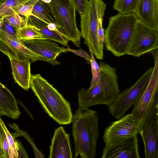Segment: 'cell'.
Returning <instances> with one entry per match:
<instances>
[{
	"label": "cell",
	"mask_w": 158,
	"mask_h": 158,
	"mask_svg": "<svg viewBox=\"0 0 158 158\" xmlns=\"http://www.w3.org/2000/svg\"><path fill=\"white\" fill-rule=\"evenodd\" d=\"M99 117L96 111L78 107L73 115L72 134L74 158H94L97 155L99 135Z\"/></svg>",
	"instance_id": "obj_1"
},
{
	"label": "cell",
	"mask_w": 158,
	"mask_h": 158,
	"mask_svg": "<svg viewBox=\"0 0 158 158\" xmlns=\"http://www.w3.org/2000/svg\"><path fill=\"white\" fill-rule=\"evenodd\" d=\"M31 88L45 112L60 125L72 123L70 103L40 74L31 75Z\"/></svg>",
	"instance_id": "obj_2"
},
{
	"label": "cell",
	"mask_w": 158,
	"mask_h": 158,
	"mask_svg": "<svg viewBox=\"0 0 158 158\" xmlns=\"http://www.w3.org/2000/svg\"><path fill=\"white\" fill-rule=\"evenodd\" d=\"M99 65L100 75L98 81L88 89L81 88L78 93V107L83 110L97 105L108 106L120 93L116 69L103 61Z\"/></svg>",
	"instance_id": "obj_3"
},
{
	"label": "cell",
	"mask_w": 158,
	"mask_h": 158,
	"mask_svg": "<svg viewBox=\"0 0 158 158\" xmlns=\"http://www.w3.org/2000/svg\"><path fill=\"white\" fill-rule=\"evenodd\" d=\"M138 19L135 13H118L110 17L104 32L106 49L118 57L126 55Z\"/></svg>",
	"instance_id": "obj_4"
},
{
	"label": "cell",
	"mask_w": 158,
	"mask_h": 158,
	"mask_svg": "<svg viewBox=\"0 0 158 158\" xmlns=\"http://www.w3.org/2000/svg\"><path fill=\"white\" fill-rule=\"evenodd\" d=\"M106 5L102 0L88 1L84 13L80 15L81 36L90 52L100 60L103 58V50L100 46L98 30L100 20L103 19Z\"/></svg>",
	"instance_id": "obj_5"
},
{
	"label": "cell",
	"mask_w": 158,
	"mask_h": 158,
	"mask_svg": "<svg viewBox=\"0 0 158 158\" xmlns=\"http://www.w3.org/2000/svg\"><path fill=\"white\" fill-rule=\"evenodd\" d=\"M56 25L64 33L69 41L78 47L81 35L76 20V9L70 0H52L49 3Z\"/></svg>",
	"instance_id": "obj_6"
},
{
	"label": "cell",
	"mask_w": 158,
	"mask_h": 158,
	"mask_svg": "<svg viewBox=\"0 0 158 158\" xmlns=\"http://www.w3.org/2000/svg\"><path fill=\"white\" fill-rule=\"evenodd\" d=\"M153 70V67L148 69L134 84L120 93L114 101L108 106L113 117L118 119L124 116L145 90Z\"/></svg>",
	"instance_id": "obj_7"
},
{
	"label": "cell",
	"mask_w": 158,
	"mask_h": 158,
	"mask_svg": "<svg viewBox=\"0 0 158 158\" xmlns=\"http://www.w3.org/2000/svg\"><path fill=\"white\" fill-rule=\"evenodd\" d=\"M158 48V28L144 24L138 19L126 54L139 57Z\"/></svg>",
	"instance_id": "obj_8"
},
{
	"label": "cell",
	"mask_w": 158,
	"mask_h": 158,
	"mask_svg": "<svg viewBox=\"0 0 158 158\" xmlns=\"http://www.w3.org/2000/svg\"><path fill=\"white\" fill-rule=\"evenodd\" d=\"M152 54L154 60L152 74L145 90L134 104L131 113L138 119H143L158 107V52H154Z\"/></svg>",
	"instance_id": "obj_9"
},
{
	"label": "cell",
	"mask_w": 158,
	"mask_h": 158,
	"mask_svg": "<svg viewBox=\"0 0 158 158\" xmlns=\"http://www.w3.org/2000/svg\"><path fill=\"white\" fill-rule=\"evenodd\" d=\"M142 119L135 118L131 113L112 122L105 130L104 142L112 143L137 135Z\"/></svg>",
	"instance_id": "obj_10"
},
{
	"label": "cell",
	"mask_w": 158,
	"mask_h": 158,
	"mask_svg": "<svg viewBox=\"0 0 158 158\" xmlns=\"http://www.w3.org/2000/svg\"><path fill=\"white\" fill-rule=\"evenodd\" d=\"M139 134L143 140L145 158H158V107L143 118Z\"/></svg>",
	"instance_id": "obj_11"
},
{
	"label": "cell",
	"mask_w": 158,
	"mask_h": 158,
	"mask_svg": "<svg viewBox=\"0 0 158 158\" xmlns=\"http://www.w3.org/2000/svg\"><path fill=\"white\" fill-rule=\"evenodd\" d=\"M0 51L9 59L29 60L31 62L37 60L48 62L47 60L26 47L21 40L0 29Z\"/></svg>",
	"instance_id": "obj_12"
},
{
	"label": "cell",
	"mask_w": 158,
	"mask_h": 158,
	"mask_svg": "<svg viewBox=\"0 0 158 158\" xmlns=\"http://www.w3.org/2000/svg\"><path fill=\"white\" fill-rule=\"evenodd\" d=\"M137 135L121 141L105 144L102 158H140Z\"/></svg>",
	"instance_id": "obj_13"
},
{
	"label": "cell",
	"mask_w": 158,
	"mask_h": 158,
	"mask_svg": "<svg viewBox=\"0 0 158 158\" xmlns=\"http://www.w3.org/2000/svg\"><path fill=\"white\" fill-rule=\"evenodd\" d=\"M24 45L37 55L47 60L53 65L60 63L56 60L57 57L67 49L60 47L52 40L48 39H31L21 40Z\"/></svg>",
	"instance_id": "obj_14"
},
{
	"label": "cell",
	"mask_w": 158,
	"mask_h": 158,
	"mask_svg": "<svg viewBox=\"0 0 158 158\" xmlns=\"http://www.w3.org/2000/svg\"><path fill=\"white\" fill-rule=\"evenodd\" d=\"M49 158H72L69 134L60 126L55 129L49 147Z\"/></svg>",
	"instance_id": "obj_15"
},
{
	"label": "cell",
	"mask_w": 158,
	"mask_h": 158,
	"mask_svg": "<svg viewBox=\"0 0 158 158\" xmlns=\"http://www.w3.org/2000/svg\"><path fill=\"white\" fill-rule=\"evenodd\" d=\"M158 0H139L134 13L144 24L158 28Z\"/></svg>",
	"instance_id": "obj_16"
},
{
	"label": "cell",
	"mask_w": 158,
	"mask_h": 158,
	"mask_svg": "<svg viewBox=\"0 0 158 158\" xmlns=\"http://www.w3.org/2000/svg\"><path fill=\"white\" fill-rule=\"evenodd\" d=\"M10 60L12 74L15 82L23 89L28 90L30 88L31 75L30 60L29 59L19 60L10 59Z\"/></svg>",
	"instance_id": "obj_17"
},
{
	"label": "cell",
	"mask_w": 158,
	"mask_h": 158,
	"mask_svg": "<svg viewBox=\"0 0 158 158\" xmlns=\"http://www.w3.org/2000/svg\"><path fill=\"white\" fill-rule=\"evenodd\" d=\"M0 110L2 115L13 119L21 114L15 98L5 86L0 82Z\"/></svg>",
	"instance_id": "obj_18"
},
{
	"label": "cell",
	"mask_w": 158,
	"mask_h": 158,
	"mask_svg": "<svg viewBox=\"0 0 158 158\" xmlns=\"http://www.w3.org/2000/svg\"><path fill=\"white\" fill-rule=\"evenodd\" d=\"M25 19L28 24L35 27L43 35L45 39L56 41L64 46L67 45L69 40L64 33L50 30L47 26L48 24L33 16L26 17Z\"/></svg>",
	"instance_id": "obj_19"
},
{
	"label": "cell",
	"mask_w": 158,
	"mask_h": 158,
	"mask_svg": "<svg viewBox=\"0 0 158 158\" xmlns=\"http://www.w3.org/2000/svg\"><path fill=\"white\" fill-rule=\"evenodd\" d=\"M31 16L35 17L48 24H56L55 19L49 5L39 0L33 7Z\"/></svg>",
	"instance_id": "obj_20"
},
{
	"label": "cell",
	"mask_w": 158,
	"mask_h": 158,
	"mask_svg": "<svg viewBox=\"0 0 158 158\" xmlns=\"http://www.w3.org/2000/svg\"><path fill=\"white\" fill-rule=\"evenodd\" d=\"M17 37L20 40L45 39L43 35L34 27L26 22L25 24L17 29Z\"/></svg>",
	"instance_id": "obj_21"
},
{
	"label": "cell",
	"mask_w": 158,
	"mask_h": 158,
	"mask_svg": "<svg viewBox=\"0 0 158 158\" xmlns=\"http://www.w3.org/2000/svg\"><path fill=\"white\" fill-rule=\"evenodd\" d=\"M139 0H115L113 8L119 13L123 14L135 13Z\"/></svg>",
	"instance_id": "obj_22"
},
{
	"label": "cell",
	"mask_w": 158,
	"mask_h": 158,
	"mask_svg": "<svg viewBox=\"0 0 158 158\" xmlns=\"http://www.w3.org/2000/svg\"><path fill=\"white\" fill-rule=\"evenodd\" d=\"M8 125L10 127L15 131L17 133L24 137L29 143L33 148L36 158L44 157V155L41 151L38 150L34 143L33 139L27 132L20 129L19 127L15 123L10 124Z\"/></svg>",
	"instance_id": "obj_23"
},
{
	"label": "cell",
	"mask_w": 158,
	"mask_h": 158,
	"mask_svg": "<svg viewBox=\"0 0 158 158\" xmlns=\"http://www.w3.org/2000/svg\"><path fill=\"white\" fill-rule=\"evenodd\" d=\"M29 0H6L0 6V18L6 17L15 13L13 8L19 4L26 2Z\"/></svg>",
	"instance_id": "obj_24"
},
{
	"label": "cell",
	"mask_w": 158,
	"mask_h": 158,
	"mask_svg": "<svg viewBox=\"0 0 158 158\" xmlns=\"http://www.w3.org/2000/svg\"><path fill=\"white\" fill-rule=\"evenodd\" d=\"M39 0H29L26 2L19 4L13 8V10L19 15L25 17L31 16L33 8Z\"/></svg>",
	"instance_id": "obj_25"
},
{
	"label": "cell",
	"mask_w": 158,
	"mask_h": 158,
	"mask_svg": "<svg viewBox=\"0 0 158 158\" xmlns=\"http://www.w3.org/2000/svg\"><path fill=\"white\" fill-rule=\"evenodd\" d=\"M90 63L91 64L92 79L89 88L92 87L96 83L99 79L100 75V68L99 65L96 61L94 55L92 52H90Z\"/></svg>",
	"instance_id": "obj_26"
},
{
	"label": "cell",
	"mask_w": 158,
	"mask_h": 158,
	"mask_svg": "<svg viewBox=\"0 0 158 158\" xmlns=\"http://www.w3.org/2000/svg\"><path fill=\"white\" fill-rule=\"evenodd\" d=\"M0 144L4 152L5 158H14L6 134L0 125Z\"/></svg>",
	"instance_id": "obj_27"
},
{
	"label": "cell",
	"mask_w": 158,
	"mask_h": 158,
	"mask_svg": "<svg viewBox=\"0 0 158 158\" xmlns=\"http://www.w3.org/2000/svg\"><path fill=\"white\" fill-rule=\"evenodd\" d=\"M4 18L9 23L17 29L24 26L26 23L25 19L21 17L16 13L8 15Z\"/></svg>",
	"instance_id": "obj_28"
},
{
	"label": "cell",
	"mask_w": 158,
	"mask_h": 158,
	"mask_svg": "<svg viewBox=\"0 0 158 158\" xmlns=\"http://www.w3.org/2000/svg\"><path fill=\"white\" fill-rule=\"evenodd\" d=\"M0 125L6 135L10 148L14 158H18V155L16 150L14 138L10 133L4 123L0 118Z\"/></svg>",
	"instance_id": "obj_29"
},
{
	"label": "cell",
	"mask_w": 158,
	"mask_h": 158,
	"mask_svg": "<svg viewBox=\"0 0 158 158\" xmlns=\"http://www.w3.org/2000/svg\"><path fill=\"white\" fill-rule=\"evenodd\" d=\"M80 15H82L85 10L88 0H70Z\"/></svg>",
	"instance_id": "obj_30"
},
{
	"label": "cell",
	"mask_w": 158,
	"mask_h": 158,
	"mask_svg": "<svg viewBox=\"0 0 158 158\" xmlns=\"http://www.w3.org/2000/svg\"><path fill=\"white\" fill-rule=\"evenodd\" d=\"M15 147L18 155V158H28V154L23 146L21 142L14 137Z\"/></svg>",
	"instance_id": "obj_31"
},
{
	"label": "cell",
	"mask_w": 158,
	"mask_h": 158,
	"mask_svg": "<svg viewBox=\"0 0 158 158\" xmlns=\"http://www.w3.org/2000/svg\"><path fill=\"white\" fill-rule=\"evenodd\" d=\"M0 29L10 35L17 37V29L9 23L5 18L4 19L3 24Z\"/></svg>",
	"instance_id": "obj_32"
},
{
	"label": "cell",
	"mask_w": 158,
	"mask_h": 158,
	"mask_svg": "<svg viewBox=\"0 0 158 158\" xmlns=\"http://www.w3.org/2000/svg\"><path fill=\"white\" fill-rule=\"evenodd\" d=\"M102 19H101L99 22L98 34L100 47L103 50L105 31L102 25Z\"/></svg>",
	"instance_id": "obj_33"
},
{
	"label": "cell",
	"mask_w": 158,
	"mask_h": 158,
	"mask_svg": "<svg viewBox=\"0 0 158 158\" xmlns=\"http://www.w3.org/2000/svg\"><path fill=\"white\" fill-rule=\"evenodd\" d=\"M68 52H72L76 55L84 58L85 60L87 61L88 63H90V56L86 52L81 48H79L78 50H76L71 49L69 48H67Z\"/></svg>",
	"instance_id": "obj_34"
},
{
	"label": "cell",
	"mask_w": 158,
	"mask_h": 158,
	"mask_svg": "<svg viewBox=\"0 0 158 158\" xmlns=\"http://www.w3.org/2000/svg\"><path fill=\"white\" fill-rule=\"evenodd\" d=\"M0 158H5L4 152L0 144Z\"/></svg>",
	"instance_id": "obj_35"
},
{
	"label": "cell",
	"mask_w": 158,
	"mask_h": 158,
	"mask_svg": "<svg viewBox=\"0 0 158 158\" xmlns=\"http://www.w3.org/2000/svg\"><path fill=\"white\" fill-rule=\"evenodd\" d=\"M4 18H0V28L2 27L3 23Z\"/></svg>",
	"instance_id": "obj_36"
},
{
	"label": "cell",
	"mask_w": 158,
	"mask_h": 158,
	"mask_svg": "<svg viewBox=\"0 0 158 158\" xmlns=\"http://www.w3.org/2000/svg\"><path fill=\"white\" fill-rule=\"evenodd\" d=\"M52 0H41L43 2L47 3H50Z\"/></svg>",
	"instance_id": "obj_37"
},
{
	"label": "cell",
	"mask_w": 158,
	"mask_h": 158,
	"mask_svg": "<svg viewBox=\"0 0 158 158\" xmlns=\"http://www.w3.org/2000/svg\"><path fill=\"white\" fill-rule=\"evenodd\" d=\"M6 0H0V6Z\"/></svg>",
	"instance_id": "obj_38"
},
{
	"label": "cell",
	"mask_w": 158,
	"mask_h": 158,
	"mask_svg": "<svg viewBox=\"0 0 158 158\" xmlns=\"http://www.w3.org/2000/svg\"></svg>",
	"instance_id": "obj_39"
}]
</instances>
